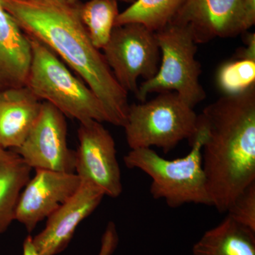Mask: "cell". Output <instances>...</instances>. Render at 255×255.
Instances as JSON below:
<instances>
[{"label": "cell", "instance_id": "cell-1", "mask_svg": "<svg viewBox=\"0 0 255 255\" xmlns=\"http://www.w3.org/2000/svg\"><path fill=\"white\" fill-rule=\"evenodd\" d=\"M4 9L28 36L53 50L91 89L105 108L108 123L123 127L128 95L114 78L103 53L92 44L80 19V1L1 0Z\"/></svg>", "mask_w": 255, "mask_h": 255}, {"label": "cell", "instance_id": "cell-2", "mask_svg": "<svg viewBox=\"0 0 255 255\" xmlns=\"http://www.w3.org/2000/svg\"><path fill=\"white\" fill-rule=\"evenodd\" d=\"M199 121L206 132L202 166L212 206L226 213L255 182V85L219 97Z\"/></svg>", "mask_w": 255, "mask_h": 255}, {"label": "cell", "instance_id": "cell-3", "mask_svg": "<svg viewBox=\"0 0 255 255\" xmlns=\"http://www.w3.org/2000/svg\"><path fill=\"white\" fill-rule=\"evenodd\" d=\"M206 137L204 126L191 142V148L184 157L167 159L152 148L130 150L125 155L126 166L137 169L151 178L150 194L162 199L171 208L187 204L212 206L202 166V147Z\"/></svg>", "mask_w": 255, "mask_h": 255}, {"label": "cell", "instance_id": "cell-4", "mask_svg": "<svg viewBox=\"0 0 255 255\" xmlns=\"http://www.w3.org/2000/svg\"><path fill=\"white\" fill-rule=\"evenodd\" d=\"M28 37L32 59L26 86L33 95L79 122H108L103 105L91 89L77 78L53 50Z\"/></svg>", "mask_w": 255, "mask_h": 255}, {"label": "cell", "instance_id": "cell-5", "mask_svg": "<svg viewBox=\"0 0 255 255\" xmlns=\"http://www.w3.org/2000/svg\"><path fill=\"white\" fill-rule=\"evenodd\" d=\"M130 150L157 147L167 153L183 140L191 142L199 130V116L173 92L129 105L123 127Z\"/></svg>", "mask_w": 255, "mask_h": 255}, {"label": "cell", "instance_id": "cell-6", "mask_svg": "<svg viewBox=\"0 0 255 255\" xmlns=\"http://www.w3.org/2000/svg\"><path fill=\"white\" fill-rule=\"evenodd\" d=\"M160 50V64L153 78L138 87L139 102L152 93L173 92L194 108L205 100L206 94L199 82L201 64L196 59L197 43L188 25L171 22L155 31Z\"/></svg>", "mask_w": 255, "mask_h": 255}, {"label": "cell", "instance_id": "cell-7", "mask_svg": "<svg viewBox=\"0 0 255 255\" xmlns=\"http://www.w3.org/2000/svg\"><path fill=\"white\" fill-rule=\"evenodd\" d=\"M102 50L114 78L127 93L136 95L137 80H150L158 71L161 56L155 32L141 23L115 26Z\"/></svg>", "mask_w": 255, "mask_h": 255}, {"label": "cell", "instance_id": "cell-8", "mask_svg": "<svg viewBox=\"0 0 255 255\" xmlns=\"http://www.w3.org/2000/svg\"><path fill=\"white\" fill-rule=\"evenodd\" d=\"M67 132L65 116L43 102L27 136L14 151L31 169L75 173L76 156L68 147Z\"/></svg>", "mask_w": 255, "mask_h": 255}, {"label": "cell", "instance_id": "cell-9", "mask_svg": "<svg viewBox=\"0 0 255 255\" xmlns=\"http://www.w3.org/2000/svg\"><path fill=\"white\" fill-rule=\"evenodd\" d=\"M78 135L75 174L98 187L105 196L119 197L123 185L112 134L101 122L88 120L80 122Z\"/></svg>", "mask_w": 255, "mask_h": 255}, {"label": "cell", "instance_id": "cell-10", "mask_svg": "<svg viewBox=\"0 0 255 255\" xmlns=\"http://www.w3.org/2000/svg\"><path fill=\"white\" fill-rule=\"evenodd\" d=\"M82 180L78 174L36 169L21 191L16 203L14 221L28 233L56 211L78 190Z\"/></svg>", "mask_w": 255, "mask_h": 255}, {"label": "cell", "instance_id": "cell-11", "mask_svg": "<svg viewBox=\"0 0 255 255\" xmlns=\"http://www.w3.org/2000/svg\"><path fill=\"white\" fill-rule=\"evenodd\" d=\"M104 196L98 187L82 180L78 190L47 218L43 231L33 238V246L39 255L63 253L73 239L79 224L95 211Z\"/></svg>", "mask_w": 255, "mask_h": 255}, {"label": "cell", "instance_id": "cell-12", "mask_svg": "<svg viewBox=\"0 0 255 255\" xmlns=\"http://www.w3.org/2000/svg\"><path fill=\"white\" fill-rule=\"evenodd\" d=\"M243 0H185L172 22L188 25L197 44L244 33Z\"/></svg>", "mask_w": 255, "mask_h": 255}, {"label": "cell", "instance_id": "cell-13", "mask_svg": "<svg viewBox=\"0 0 255 255\" xmlns=\"http://www.w3.org/2000/svg\"><path fill=\"white\" fill-rule=\"evenodd\" d=\"M31 59L29 37L0 0V90L26 86Z\"/></svg>", "mask_w": 255, "mask_h": 255}, {"label": "cell", "instance_id": "cell-14", "mask_svg": "<svg viewBox=\"0 0 255 255\" xmlns=\"http://www.w3.org/2000/svg\"><path fill=\"white\" fill-rule=\"evenodd\" d=\"M42 102L26 86L0 90V147L14 150L21 145Z\"/></svg>", "mask_w": 255, "mask_h": 255}, {"label": "cell", "instance_id": "cell-15", "mask_svg": "<svg viewBox=\"0 0 255 255\" xmlns=\"http://www.w3.org/2000/svg\"><path fill=\"white\" fill-rule=\"evenodd\" d=\"M193 255H255V232L226 216L208 230L192 248Z\"/></svg>", "mask_w": 255, "mask_h": 255}, {"label": "cell", "instance_id": "cell-16", "mask_svg": "<svg viewBox=\"0 0 255 255\" xmlns=\"http://www.w3.org/2000/svg\"><path fill=\"white\" fill-rule=\"evenodd\" d=\"M31 169L14 150L0 147V235L14 221L16 203Z\"/></svg>", "mask_w": 255, "mask_h": 255}, {"label": "cell", "instance_id": "cell-17", "mask_svg": "<svg viewBox=\"0 0 255 255\" xmlns=\"http://www.w3.org/2000/svg\"><path fill=\"white\" fill-rule=\"evenodd\" d=\"M185 0H135L116 20L115 26L138 23L157 31L172 22Z\"/></svg>", "mask_w": 255, "mask_h": 255}, {"label": "cell", "instance_id": "cell-18", "mask_svg": "<svg viewBox=\"0 0 255 255\" xmlns=\"http://www.w3.org/2000/svg\"><path fill=\"white\" fill-rule=\"evenodd\" d=\"M118 2V0H89L80 3V19L97 49H103L110 41L120 13Z\"/></svg>", "mask_w": 255, "mask_h": 255}, {"label": "cell", "instance_id": "cell-19", "mask_svg": "<svg viewBox=\"0 0 255 255\" xmlns=\"http://www.w3.org/2000/svg\"><path fill=\"white\" fill-rule=\"evenodd\" d=\"M217 82L224 95L245 91L255 85V60L237 58L223 64L218 72Z\"/></svg>", "mask_w": 255, "mask_h": 255}, {"label": "cell", "instance_id": "cell-20", "mask_svg": "<svg viewBox=\"0 0 255 255\" xmlns=\"http://www.w3.org/2000/svg\"><path fill=\"white\" fill-rule=\"evenodd\" d=\"M227 213L236 222L255 232V182L236 198Z\"/></svg>", "mask_w": 255, "mask_h": 255}, {"label": "cell", "instance_id": "cell-21", "mask_svg": "<svg viewBox=\"0 0 255 255\" xmlns=\"http://www.w3.org/2000/svg\"><path fill=\"white\" fill-rule=\"evenodd\" d=\"M119 237L115 223L110 221L105 228L101 241V248L97 255H112L119 246Z\"/></svg>", "mask_w": 255, "mask_h": 255}, {"label": "cell", "instance_id": "cell-22", "mask_svg": "<svg viewBox=\"0 0 255 255\" xmlns=\"http://www.w3.org/2000/svg\"><path fill=\"white\" fill-rule=\"evenodd\" d=\"M243 31L246 32L255 23V0H243Z\"/></svg>", "mask_w": 255, "mask_h": 255}, {"label": "cell", "instance_id": "cell-23", "mask_svg": "<svg viewBox=\"0 0 255 255\" xmlns=\"http://www.w3.org/2000/svg\"><path fill=\"white\" fill-rule=\"evenodd\" d=\"M245 43L246 46L241 48L237 58L255 61V33H247L245 36Z\"/></svg>", "mask_w": 255, "mask_h": 255}, {"label": "cell", "instance_id": "cell-24", "mask_svg": "<svg viewBox=\"0 0 255 255\" xmlns=\"http://www.w3.org/2000/svg\"><path fill=\"white\" fill-rule=\"evenodd\" d=\"M22 255H40L33 246V237L31 236H27L23 241Z\"/></svg>", "mask_w": 255, "mask_h": 255}, {"label": "cell", "instance_id": "cell-25", "mask_svg": "<svg viewBox=\"0 0 255 255\" xmlns=\"http://www.w3.org/2000/svg\"><path fill=\"white\" fill-rule=\"evenodd\" d=\"M66 1H69L70 3H73V4H75V3L80 2V0H66ZM119 1H124V2L130 3L131 4L132 2V0H118Z\"/></svg>", "mask_w": 255, "mask_h": 255}, {"label": "cell", "instance_id": "cell-26", "mask_svg": "<svg viewBox=\"0 0 255 255\" xmlns=\"http://www.w3.org/2000/svg\"><path fill=\"white\" fill-rule=\"evenodd\" d=\"M132 2H133V1H135V0H132Z\"/></svg>", "mask_w": 255, "mask_h": 255}]
</instances>
